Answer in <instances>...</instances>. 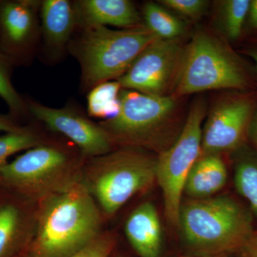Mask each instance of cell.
Instances as JSON below:
<instances>
[{
    "mask_svg": "<svg viewBox=\"0 0 257 257\" xmlns=\"http://www.w3.org/2000/svg\"><path fill=\"white\" fill-rule=\"evenodd\" d=\"M101 213L82 180L42 199L28 254L69 257L99 236Z\"/></svg>",
    "mask_w": 257,
    "mask_h": 257,
    "instance_id": "1",
    "label": "cell"
},
{
    "mask_svg": "<svg viewBox=\"0 0 257 257\" xmlns=\"http://www.w3.org/2000/svg\"><path fill=\"white\" fill-rule=\"evenodd\" d=\"M251 211L228 196L182 202L178 226L184 242L197 255H226L253 237Z\"/></svg>",
    "mask_w": 257,
    "mask_h": 257,
    "instance_id": "2",
    "label": "cell"
},
{
    "mask_svg": "<svg viewBox=\"0 0 257 257\" xmlns=\"http://www.w3.org/2000/svg\"><path fill=\"white\" fill-rule=\"evenodd\" d=\"M157 158L137 148L91 158L82 182L106 215H113L156 182Z\"/></svg>",
    "mask_w": 257,
    "mask_h": 257,
    "instance_id": "3",
    "label": "cell"
},
{
    "mask_svg": "<svg viewBox=\"0 0 257 257\" xmlns=\"http://www.w3.org/2000/svg\"><path fill=\"white\" fill-rule=\"evenodd\" d=\"M155 39L147 28H84L72 49L80 64L84 87L92 89L101 83L117 80Z\"/></svg>",
    "mask_w": 257,
    "mask_h": 257,
    "instance_id": "4",
    "label": "cell"
},
{
    "mask_svg": "<svg viewBox=\"0 0 257 257\" xmlns=\"http://www.w3.org/2000/svg\"><path fill=\"white\" fill-rule=\"evenodd\" d=\"M77 158L60 147L40 145L0 170V187L29 201L45 199L82 180Z\"/></svg>",
    "mask_w": 257,
    "mask_h": 257,
    "instance_id": "5",
    "label": "cell"
},
{
    "mask_svg": "<svg viewBox=\"0 0 257 257\" xmlns=\"http://www.w3.org/2000/svg\"><path fill=\"white\" fill-rule=\"evenodd\" d=\"M247 79L239 61L219 40L204 32L196 34L177 72V96L219 89H241Z\"/></svg>",
    "mask_w": 257,
    "mask_h": 257,
    "instance_id": "6",
    "label": "cell"
},
{
    "mask_svg": "<svg viewBox=\"0 0 257 257\" xmlns=\"http://www.w3.org/2000/svg\"><path fill=\"white\" fill-rule=\"evenodd\" d=\"M205 115L204 100L196 101L177 140L157 158L156 182L163 194L166 217L174 226H178L187 177L202 155V124Z\"/></svg>",
    "mask_w": 257,
    "mask_h": 257,
    "instance_id": "7",
    "label": "cell"
},
{
    "mask_svg": "<svg viewBox=\"0 0 257 257\" xmlns=\"http://www.w3.org/2000/svg\"><path fill=\"white\" fill-rule=\"evenodd\" d=\"M120 108L112 119L102 121L113 143L130 146L150 145L172 121L176 112L175 96H154L121 89Z\"/></svg>",
    "mask_w": 257,
    "mask_h": 257,
    "instance_id": "8",
    "label": "cell"
},
{
    "mask_svg": "<svg viewBox=\"0 0 257 257\" xmlns=\"http://www.w3.org/2000/svg\"><path fill=\"white\" fill-rule=\"evenodd\" d=\"M183 52L179 39H155L117 79L121 89L150 95H166L172 79L177 75Z\"/></svg>",
    "mask_w": 257,
    "mask_h": 257,
    "instance_id": "9",
    "label": "cell"
},
{
    "mask_svg": "<svg viewBox=\"0 0 257 257\" xmlns=\"http://www.w3.org/2000/svg\"><path fill=\"white\" fill-rule=\"evenodd\" d=\"M254 113L253 101L245 96L216 102L202 127V155H221L242 146Z\"/></svg>",
    "mask_w": 257,
    "mask_h": 257,
    "instance_id": "10",
    "label": "cell"
},
{
    "mask_svg": "<svg viewBox=\"0 0 257 257\" xmlns=\"http://www.w3.org/2000/svg\"><path fill=\"white\" fill-rule=\"evenodd\" d=\"M27 106L37 119L74 143L84 157L94 158L111 152L114 143L106 130L74 108L55 109L35 101Z\"/></svg>",
    "mask_w": 257,
    "mask_h": 257,
    "instance_id": "11",
    "label": "cell"
},
{
    "mask_svg": "<svg viewBox=\"0 0 257 257\" xmlns=\"http://www.w3.org/2000/svg\"><path fill=\"white\" fill-rule=\"evenodd\" d=\"M28 199L0 187V257H18L29 248L35 217Z\"/></svg>",
    "mask_w": 257,
    "mask_h": 257,
    "instance_id": "12",
    "label": "cell"
},
{
    "mask_svg": "<svg viewBox=\"0 0 257 257\" xmlns=\"http://www.w3.org/2000/svg\"><path fill=\"white\" fill-rule=\"evenodd\" d=\"M74 5L83 28L109 25L131 29L141 21L135 5L128 0H80Z\"/></svg>",
    "mask_w": 257,
    "mask_h": 257,
    "instance_id": "13",
    "label": "cell"
},
{
    "mask_svg": "<svg viewBox=\"0 0 257 257\" xmlns=\"http://www.w3.org/2000/svg\"><path fill=\"white\" fill-rule=\"evenodd\" d=\"M41 3L30 0L0 4V30L5 45L17 50L28 46L35 36L37 9Z\"/></svg>",
    "mask_w": 257,
    "mask_h": 257,
    "instance_id": "14",
    "label": "cell"
},
{
    "mask_svg": "<svg viewBox=\"0 0 257 257\" xmlns=\"http://www.w3.org/2000/svg\"><path fill=\"white\" fill-rule=\"evenodd\" d=\"M125 234L134 249L141 257H160L162 247V228L157 208L152 203H142L128 216Z\"/></svg>",
    "mask_w": 257,
    "mask_h": 257,
    "instance_id": "15",
    "label": "cell"
},
{
    "mask_svg": "<svg viewBox=\"0 0 257 257\" xmlns=\"http://www.w3.org/2000/svg\"><path fill=\"white\" fill-rule=\"evenodd\" d=\"M40 9L45 46L52 52H60L78 26L74 3L67 0H45Z\"/></svg>",
    "mask_w": 257,
    "mask_h": 257,
    "instance_id": "16",
    "label": "cell"
},
{
    "mask_svg": "<svg viewBox=\"0 0 257 257\" xmlns=\"http://www.w3.org/2000/svg\"><path fill=\"white\" fill-rule=\"evenodd\" d=\"M227 179V168L221 155H201L187 177L184 194L192 199L214 197L224 188Z\"/></svg>",
    "mask_w": 257,
    "mask_h": 257,
    "instance_id": "17",
    "label": "cell"
},
{
    "mask_svg": "<svg viewBox=\"0 0 257 257\" xmlns=\"http://www.w3.org/2000/svg\"><path fill=\"white\" fill-rule=\"evenodd\" d=\"M235 152L234 183L257 221V152L243 145Z\"/></svg>",
    "mask_w": 257,
    "mask_h": 257,
    "instance_id": "18",
    "label": "cell"
},
{
    "mask_svg": "<svg viewBox=\"0 0 257 257\" xmlns=\"http://www.w3.org/2000/svg\"><path fill=\"white\" fill-rule=\"evenodd\" d=\"M143 15L146 28L157 38L177 40L185 31L184 23L158 3H147L144 5Z\"/></svg>",
    "mask_w": 257,
    "mask_h": 257,
    "instance_id": "19",
    "label": "cell"
},
{
    "mask_svg": "<svg viewBox=\"0 0 257 257\" xmlns=\"http://www.w3.org/2000/svg\"><path fill=\"white\" fill-rule=\"evenodd\" d=\"M121 90L117 80L101 83L90 89L87 96L89 116L104 121L114 118L119 111Z\"/></svg>",
    "mask_w": 257,
    "mask_h": 257,
    "instance_id": "20",
    "label": "cell"
},
{
    "mask_svg": "<svg viewBox=\"0 0 257 257\" xmlns=\"http://www.w3.org/2000/svg\"><path fill=\"white\" fill-rule=\"evenodd\" d=\"M249 0H225L219 4V17L223 32L230 40L239 38L247 18Z\"/></svg>",
    "mask_w": 257,
    "mask_h": 257,
    "instance_id": "21",
    "label": "cell"
},
{
    "mask_svg": "<svg viewBox=\"0 0 257 257\" xmlns=\"http://www.w3.org/2000/svg\"><path fill=\"white\" fill-rule=\"evenodd\" d=\"M41 144L36 134L23 127L18 131L0 137V170L8 163V159L17 152L28 150Z\"/></svg>",
    "mask_w": 257,
    "mask_h": 257,
    "instance_id": "22",
    "label": "cell"
},
{
    "mask_svg": "<svg viewBox=\"0 0 257 257\" xmlns=\"http://www.w3.org/2000/svg\"><path fill=\"white\" fill-rule=\"evenodd\" d=\"M10 62L8 56L0 52V96L14 114H21L28 107L12 84Z\"/></svg>",
    "mask_w": 257,
    "mask_h": 257,
    "instance_id": "23",
    "label": "cell"
},
{
    "mask_svg": "<svg viewBox=\"0 0 257 257\" xmlns=\"http://www.w3.org/2000/svg\"><path fill=\"white\" fill-rule=\"evenodd\" d=\"M160 4L188 18H199L207 9L204 0H162Z\"/></svg>",
    "mask_w": 257,
    "mask_h": 257,
    "instance_id": "24",
    "label": "cell"
},
{
    "mask_svg": "<svg viewBox=\"0 0 257 257\" xmlns=\"http://www.w3.org/2000/svg\"><path fill=\"white\" fill-rule=\"evenodd\" d=\"M114 244L112 235L109 233L100 234L92 242L69 257H109Z\"/></svg>",
    "mask_w": 257,
    "mask_h": 257,
    "instance_id": "25",
    "label": "cell"
},
{
    "mask_svg": "<svg viewBox=\"0 0 257 257\" xmlns=\"http://www.w3.org/2000/svg\"><path fill=\"white\" fill-rule=\"evenodd\" d=\"M23 126L17 124L9 116L0 114V133H12L21 130Z\"/></svg>",
    "mask_w": 257,
    "mask_h": 257,
    "instance_id": "26",
    "label": "cell"
},
{
    "mask_svg": "<svg viewBox=\"0 0 257 257\" xmlns=\"http://www.w3.org/2000/svg\"><path fill=\"white\" fill-rule=\"evenodd\" d=\"M247 18L250 26L257 30V0L250 2Z\"/></svg>",
    "mask_w": 257,
    "mask_h": 257,
    "instance_id": "27",
    "label": "cell"
},
{
    "mask_svg": "<svg viewBox=\"0 0 257 257\" xmlns=\"http://www.w3.org/2000/svg\"><path fill=\"white\" fill-rule=\"evenodd\" d=\"M248 135L252 143L257 147V112L253 114L252 119L248 128Z\"/></svg>",
    "mask_w": 257,
    "mask_h": 257,
    "instance_id": "28",
    "label": "cell"
},
{
    "mask_svg": "<svg viewBox=\"0 0 257 257\" xmlns=\"http://www.w3.org/2000/svg\"><path fill=\"white\" fill-rule=\"evenodd\" d=\"M242 257H257V246L248 242L242 248Z\"/></svg>",
    "mask_w": 257,
    "mask_h": 257,
    "instance_id": "29",
    "label": "cell"
},
{
    "mask_svg": "<svg viewBox=\"0 0 257 257\" xmlns=\"http://www.w3.org/2000/svg\"><path fill=\"white\" fill-rule=\"evenodd\" d=\"M250 56H251V58L253 59V62H254L257 70V50L251 51V52H250Z\"/></svg>",
    "mask_w": 257,
    "mask_h": 257,
    "instance_id": "30",
    "label": "cell"
},
{
    "mask_svg": "<svg viewBox=\"0 0 257 257\" xmlns=\"http://www.w3.org/2000/svg\"><path fill=\"white\" fill-rule=\"evenodd\" d=\"M189 257H226V255H195Z\"/></svg>",
    "mask_w": 257,
    "mask_h": 257,
    "instance_id": "31",
    "label": "cell"
},
{
    "mask_svg": "<svg viewBox=\"0 0 257 257\" xmlns=\"http://www.w3.org/2000/svg\"><path fill=\"white\" fill-rule=\"evenodd\" d=\"M248 242L251 243V244L257 246V234L253 235V237L250 239V241H248Z\"/></svg>",
    "mask_w": 257,
    "mask_h": 257,
    "instance_id": "32",
    "label": "cell"
},
{
    "mask_svg": "<svg viewBox=\"0 0 257 257\" xmlns=\"http://www.w3.org/2000/svg\"><path fill=\"white\" fill-rule=\"evenodd\" d=\"M26 257H32V256H30V255L27 254Z\"/></svg>",
    "mask_w": 257,
    "mask_h": 257,
    "instance_id": "33",
    "label": "cell"
}]
</instances>
